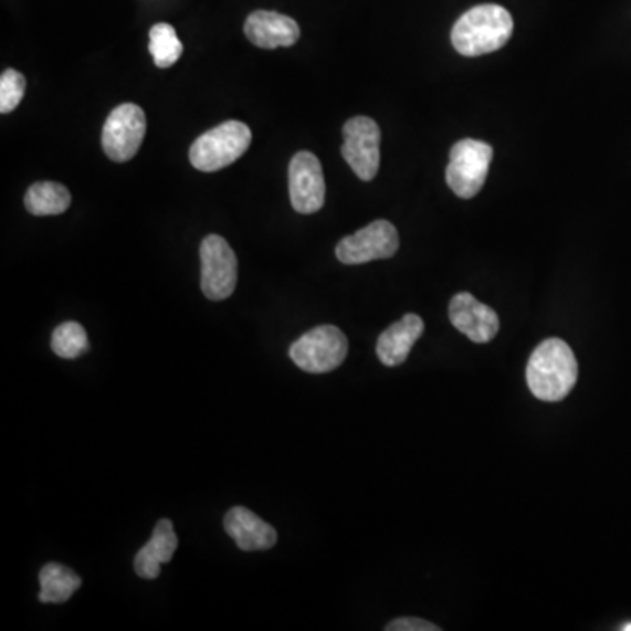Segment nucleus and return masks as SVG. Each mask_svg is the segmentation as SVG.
<instances>
[{"instance_id": "obj_1", "label": "nucleus", "mask_w": 631, "mask_h": 631, "mask_svg": "<svg viewBox=\"0 0 631 631\" xmlns=\"http://www.w3.org/2000/svg\"><path fill=\"white\" fill-rule=\"evenodd\" d=\"M579 376L576 355L561 339L538 344L526 365V381L532 393L544 402H559L570 395Z\"/></svg>"}, {"instance_id": "obj_2", "label": "nucleus", "mask_w": 631, "mask_h": 631, "mask_svg": "<svg viewBox=\"0 0 631 631\" xmlns=\"http://www.w3.org/2000/svg\"><path fill=\"white\" fill-rule=\"evenodd\" d=\"M514 20L498 4H481L458 18L451 30V43L463 56H481L498 51L508 43Z\"/></svg>"}, {"instance_id": "obj_3", "label": "nucleus", "mask_w": 631, "mask_h": 631, "mask_svg": "<svg viewBox=\"0 0 631 631\" xmlns=\"http://www.w3.org/2000/svg\"><path fill=\"white\" fill-rule=\"evenodd\" d=\"M251 139L253 136L246 124L230 119L206 132L191 145V166L202 172L225 169L248 151Z\"/></svg>"}, {"instance_id": "obj_4", "label": "nucleus", "mask_w": 631, "mask_h": 631, "mask_svg": "<svg viewBox=\"0 0 631 631\" xmlns=\"http://www.w3.org/2000/svg\"><path fill=\"white\" fill-rule=\"evenodd\" d=\"M348 356V339L334 325L313 328L290 348V358L298 369L309 374H327L337 369Z\"/></svg>"}, {"instance_id": "obj_5", "label": "nucleus", "mask_w": 631, "mask_h": 631, "mask_svg": "<svg viewBox=\"0 0 631 631\" xmlns=\"http://www.w3.org/2000/svg\"><path fill=\"white\" fill-rule=\"evenodd\" d=\"M493 160V148L483 140L462 139L451 148L450 166L445 169L448 187L460 199L480 193Z\"/></svg>"}, {"instance_id": "obj_6", "label": "nucleus", "mask_w": 631, "mask_h": 631, "mask_svg": "<svg viewBox=\"0 0 631 631\" xmlns=\"http://www.w3.org/2000/svg\"><path fill=\"white\" fill-rule=\"evenodd\" d=\"M200 288L203 295L212 302L225 301L232 297L238 286V256L229 242L221 235L212 233L200 244Z\"/></svg>"}, {"instance_id": "obj_7", "label": "nucleus", "mask_w": 631, "mask_h": 631, "mask_svg": "<svg viewBox=\"0 0 631 631\" xmlns=\"http://www.w3.org/2000/svg\"><path fill=\"white\" fill-rule=\"evenodd\" d=\"M146 136V115L136 104H122L111 111L102 128V149L118 164L132 160Z\"/></svg>"}, {"instance_id": "obj_8", "label": "nucleus", "mask_w": 631, "mask_h": 631, "mask_svg": "<svg viewBox=\"0 0 631 631\" xmlns=\"http://www.w3.org/2000/svg\"><path fill=\"white\" fill-rule=\"evenodd\" d=\"M343 157L361 181H372L381 164V128L367 116L348 119L343 128Z\"/></svg>"}, {"instance_id": "obj_9", "label": "nucleus", "mask_w": 631, "mask_h": 631, "mask_svg": "<svg viewBox=\"0 0 631 631\" xmlns=\"http://www.w3.org/2000/svg\"><path fill=\"white\" fill-rule=\"evenodd\" d=\"M399 246V232L393 223L378 220L349 238H344L335 248V254L344 265H361L374 260L391 259Z\"/></svg>"}, {"instance_id": "obj_10", "label": "nucleus", "mask_w": 631, "mask_h": 631, "mask_svg": "<svg viewBox=\"0 0 631 631\" xmlns=\"http://www.w3.org/2000/svg\"><path fill=\"white\" fill-rule=\"evenodd\" d=\"M290 200L301 214H314L325 206L327 185L322 161L309 151H301L290 161Z\"/></svg>"}, {"instance_id": "obj_11", "label": "nucleus", "mask_w": 631, "mask_h": 631, "mask_svg": "<svg viewBox=\"0 0 631 631\" xmlns=\"http://www.w3.org/2000/svg\"><path fill=\"white\" fill-rule=\"evenodd\" d=\"M450 319L458 332L475 344L490 343L501 330L498 314L490 305L477 301L472 293L454 295L450 304Z\"/></svg>"}, {"instance_id": "obj_12", "label": "nucleus", "mask_w": 631, "mask_h": 631, "mask_svg": "<svg viewBox=\"0 0 631 631\" xmlns=\"http://www.w3.org/2000/svg\"><path fill=\"white\" fill-rule=\"evenodd\" d=\"M244 34L262 50L290 48L301 39V27L286 14L276 11H254L246 18Z\"/></svg>"}, {"instance_id": "obj_13", "label": "nucleus", "mask_w": 631, "mask_h": 631, "mask_svg": "<svg viewBox=\"0 0 631 631\" xmlns=\"http://www.w3.org/2000/svg\"><path fill=\"white\" fill-rule=\"evenodd\" d=\"M223 525L227 534L242 551H267L276 546L277 532L274 526L263 522L262 517L256 516L250 508H230Z\"/></svg>"}, {"instance_id": "obj_14", "label": "nucleus", "mask_w": 631, "mask_h": 631, "mask_svg": "<svg viewBox=\"0 0 631 631\" xmlns=\"http://www.w3.org/2000/svg\"><path fill=\"white\" fill-rule=\"evenodd\" d=\"M423 332V319L418 314H406L400 322L393 323L379 335L376 346L379 360L386 367H399L407 360L412 346L418 343Z\"/></svg>"}, {"instance_id": "obj_15", "label": "nucleus", "mask_w": 631, "mask_h": 631, "mask_svg": "<svg viewBox=\"0 0 631 631\" xmlns=\"http://www.w3.org/2000/svg\"><path fill=\"white\" fill-rule=\"evenodd\" d=\"M71 202L73 197L59 182H35L25 193V209L34 217H56L67 211Z\"/></svg>"}, {"instance_id": "obj_16", "label": "nucleus", "mask_w": 631, "mask_h": 631, "mask_svg": "<svg viewBox=\"0 0 631 631\" xmlns=\"http://www.w3.org/2000/svg\"><path fill=\"white\" fill-rule=\"evenodd\" d=\"M41 591L39 600L43 603H64L81 588V577L71 568L60 564L44 565L39 574Z\"/></svg>"}, {"instance_id": "obj_17", "label": "nucleus", "mask_w": 631, "mask_h": 631, "mask_svg": "<svg viewBox=\"0 0 631 631\" xmlns=\"http://www.w3.org/2000/svg\"><path fill=\"white\" fill-rule=\"evenodd\" d=\"M149 53L155 60V65L160 69H169L181 59L182 44L179 41L176 29L169 23H157L149 30Z\"/></svg>"}, {"instance_id": "obj_18", "label": "nucleus", "mask_w": 631, "mask_h": 631, "mask_svg": "<svg viewBox=\"0 0 631 631\" xmlns=\"http://www.w3.org/2000/svg\"><path fill=\"white\" fill-rule=\"evenodd\" d=\"M51 349L64 360H74L88 351V335L77 322L62 323L51 335Z\"/></svg>"}, {"instance_id": "obj_19", "label": "nucleus", "mask_w": 631, "mask_h": 631, "mask_svg": "<svg viewBox=\"0 0 631 631\" xmlns=\"http://www.w3.org/2000/svg\"><path fill=\"white\" fill-rule=\"evenodd\" d=\"M149 555L158 559L161 565L169 564L178 549V537H176L175 525L170 519H160L153 530L149 543L145 544Z\"/></svg>"}, {"instance_id": "obj_20", "label": "nucleus", "mask_w": 631, "mask_h": 631, "mask_svg": "<svg viewBox=\"0 0 631 631\" xmlns=\"http://www.w3.org/2000/svg\"><path fill=\"white\" fill-rule=\"evenodd\" d=\"M27 81L23 74L18 73L14 69H8L0 76V113L8 115L11 111L17 109L18 104L22 102L25 95Z\"/></svg>"}, {"instance_id": "obj_21", "label": "nucleus", "mask_w": 631, "mask_h": 631, "mask_svg": "<svg viewBox=\"0 0 631 631\" xmlns=\"http://www.w3.org/2000/svg\"><path fill=\"white\" fill-rule=\"evenodd\" d=\"M134 568H136V574L140 579L151 581V579H157L160 576L161 564L158 559L153 558L148 549L143 546L139 553H137L136 559H134Z\"/></svg>"}, {"instance_id": "obj_22", "label": "nucleus", "mask_w": 631, "mask_h": 631, "mask_svg": "<svg viewBox=\"0 0 631 631\" xmlns=\"http://www.w3.org/2000/svg\"><path fill=\"white\" fill-rule=\"evenodd\" d=\"M388 631H441V628L435 627V624L424 621V619L418 618H402L395 619L388 627Z\"/></svg>"}, {"instance_id": "obj_23", "label": "nucleus", "mask_w": 631, "mask_h": 631, "mask_svg": "<svg viewBox=\"0 0 631 631\" xmlns=\"http://www.w3.org/2000/svg\"><path fill=\"white\" fill-rule=\"evenodd\" d=\"M623 631H631V623L624 624Z\"/></svg>"}]
</instances>
